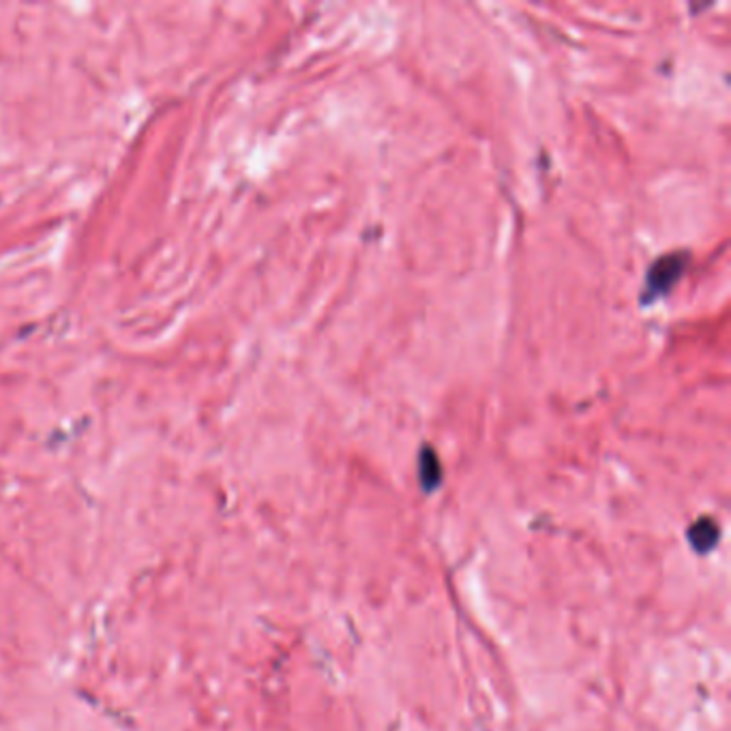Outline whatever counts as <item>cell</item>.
<instances>
[{"instance_id": "1", "label": "cell", "mask_w": 731, "mask_h": 731, "mask_svg": "<svg viewBox=\"0 0 731 731\" xmlns=\"http://www.w3.org/2000/svg\"><path fill=\"white\" fill-rule=\"evenodd\" d=\"M686 266H688V253L684 251L666 253L657 262H652L644 284V303H655L657 299L668 297L671 288L684 275Z\"/></svg>"}, {"instance_id": "3", "label": "cell", "mask_w": 731, "mask_h": 731, "mask_svg": "<svg viewBox=\"0 0 731 731\" xmlns=\"http://www.w3.org/2000/svg\"><path fill=\"white\" fill-rule=\"evenodd\" d=\"M419 481L426 491H433L442 483V464L431 446H423L419 453Z\"/></svg>"}, {"instance_id": "2", "label": "cell", "mask_w": 731, "mask_h": 731, "mask_svg": "<svg viewBox=\"0 0 731 731\" xmlns=\"http://www.w3.org/2000/svg\"><path fill=\"white\" fill-rule=\"evenodd\" d=\"M688 541H691L693 548L702 551V553L710 551V549L717 546V541H719V524L715 519H710V517L697 519L688 528Z\"/></svg>"}]
</instances>
